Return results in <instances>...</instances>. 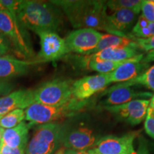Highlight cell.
I'll list each match as a JSON object with an SVG mask.
<instances>
[{"label":"cell","mask_w":154,"mask_h":154,"mask_svg":"<svg viewBox=\"0 0 154 154\" xmlns=\"http://www.w3.org/2000/svg\"><path fill=\"white\" fill-rule=\"evenodd\" d=\"M149 23L150 22L149 21H148L147 19L143 16V15H140V16L138 17L136 24H135V26L132 28L131 32H136V31L139 30L140 29L147 27L148 25L149 24Z\"/></svg>","instance_id":"obj_30"},{"label":"cell","mask_w":154,"mask_h":154,"mask_svg":"<svg viewBox=\"0 0 154 154\" xmlns=\"http://www.w3.org/2000/svg\"><path fill=\"white\" fill-rule=\"evenodd\" d=\"M140 54H143V53L135 43L134 45L128 47L107 48L94 54L85 56L92 59L120 61L128 60Z\"/></svg>","instance_id":"obj_17"},{"label":"cell","mask_w":154,"mask_h":154,"mask_svg":"<svg viewBox=\"0 0 154 154\" xmlns=\"http://www.w3.org/2000/svg\"><path fill=\"white\" fill-rule=\"evenodd\" d=\"M70 79H54L33 90L34 103L47 106L60 105L72 97V84Z\"/></svg>","instance_id":"obj_7"},{"label":"cell","mask_w":154,"mask_h":154,"mask_svg":"<svg viewBox=\"0 0 154 154\" xmlns=\"http://www.w3.org/2000/svg\"><path fill=\"white\" fill-rule=\"evenodd\" d=\"M138 131H133L124 136L108 135L102 136L92 149L99 154H126L135 152L134 140L138 135Z\"/></svg>","instance_id":"obj_9"},{"label":"cell","mask_w":154,"mask_h":154,"mask_svg":"<svg viewBox=\"0 0 154 154\" xmlns=\"http://www.w3.org/2000/svg\"><path fill=\"white\" fill-rule=\"evenodd\" d=\"M108 96L105 101L102 102V106H111L124 104L131 101L151 98L152 94L147 91L135 90L131 87H121L111 90L103 95Z\"/></svg>","instance_id":"obj_16"},{"label":"cell","mask_w":154,"mask_h":154,"mask_svg":"<svg viewBox=\"0 0 154 154\" xmlns=\"http://www.w3.org/2000/svg\"><path fill=\"white\" fill-rule=\"evenodd\" d=\"M1 56H2V55H1V54H0V57H1Z\"/></svg>","instance_id":"obj_43"},{"label":"cell","mask_w":154,"mask_h":154,"mask_svg":"<svg viewBox=\"0 0 154 154\" xmlns=\"http://www.w3.org/2000/svg\"><path fill=\"white\" fill-rule=\"evenodd\" d=\"M153 100H154V94L153 96H152V98H151V101H153Z\"/></svg>","instance_id":"obj_40"},{"label":"cell","mask_w":154,"mask_h":154,"mask_svg":"<svg viewBox=\"0 0 154 154\" xmlns=\"http://www.w3.org/2000/svg\"><path fill=\"white\" fill-rule=\"evenodd\" d=\"M144 54L132 58L130 61L121 65L112 72L107 74L111 83L126 82L139 76L149 68V63L143 62Z\"/></svg>","instance_id":"obj_14"},{"label":"cell","mask_w":154,"mask_h":154,"mask_svg":"<svg viewBox=\"0 0 154 154\" xmlns=\"http://www.w3.org/2000/svg\"><path fill=\"white\" fill-rule=\"evenodd\" d=\"M126 154H136V152H134V153H126Z\"/></svg>","instance_id":"obj_41"},{"label":"cell","mask_w":154,"mask_h":154,"mask_svg":"<svg viewBox=\"0 0 154 154\" xmlns=\"http://www.w3.org/2000/svg\"><path fill=\"white\" fill-rule=\"evenodd\" d=\"M65 150H66V149L62 146V147H61L59 150H57V151L55 152L54 154H65Z\"/></svg>","instance_id":"obj_34"},{"label":"cell","mask_w":154,"mask_h":154,"mask_svg":"<svg viewBox=\"0 0 154 154\" xmlns=\"http://www.w3.org/2000/svg\"><path fill=\"white\" fill-rule=\"evenodd\" d=\"M51 2L62 9L74 28H91L106 32V1L55 0Z\"/></svg>","instance_id":"obj_1"},{"label":"cell","mask_w":154,"mask_h":154,"mask_svg":"<svg viewBox=\"0 0 154 154\" xmlns=\"http://www.w3.org/2000/svg\"><path fill=\"white\" fill-rule=\"evenodd\" d=\"M142 15L149 22H154V0H144L142 1L141 8Z\"/></svg>","instance_id":"obj_25"},{"label":"cell","mask_w":154,"mask_h":154,"mask_svg":"<svg viewBox=\"0 0 154 154\" xmlns=\"http://www.w3.org/2000/svg\"><path fill=\"white\" fill-rule=\"evenodd\" d=\"M0 32L19 57L27 60L34 57L30 34L19 22L17 13L9 12L7 9L0 11Z\"/></svg>","instance_id":"obj_5"},{"label":"cell","mask_w":154,"mask_h":154,"mask_svg":"<svg viewBox=\"0 0 154 154\" xmlns=\"http://www.w3.org/2000/svg\"><path fill=\"white\" fill-rule=\"evenodd\" d=\"M149 106H151L154 109V100H153V101H151V100H150Z\"/></svg>","instance_id":"obj_38"},{"label":"cell","mask_w":154,"mask_h":154,"mask_svg":"<svg viewBox=\"0 0 154 154\" xmlns=\"http://www.w3.org/2000/svg\"><path fill=\"white\" fill-rule=\"evenodd\" d=\"M95 99L78 100L72 98L60 105L47 106L34 103L25 109V119L33 125L57 123V121L71 119L93 107Z\"/></svg>","instance_id":"obj_3"},{"label":"cell","mask_w":154,"mask_h":154,"mask_svg":"<svg viewBox=\"0 0 154 154\" xmlns=\"http://www.w3.org/2000/svg\"><path fill=\"white\" fill-rule=\"evenodd\" d=\"M2 116H0V119H1V118H2Z\"/></svg>","instance_id":"obj_42"},{"label":"cell","mask_w":154,"mask_h":154,"mask_svg":"<svg viewBox=\"0 0 154 154\" xmlns=\"http://www.w3.org/2000/svg\"><path fill=\"white\" fill-rule=\"evenodd\" d=\"M25 119L24 109H16L3 116L0 119V127L4 129L14 128Z\"/></svg>","instance_id":"obj_22"},{"label":"cell","mask_w":154,"mask_h":154,"mask_svg":"<svg viewBox=\"0 0 154 154\" xmlns=\"http://www.w3.org/2000/svg\"><path fill=\"white\" fill-rule=\"evenodd\" d=\"M4 9H5V7H3V5H2L1 0H0V11H1V10H4Z\"/></svg>","instance_id":"obj_39"},{"label":"cell","mask_w":154,"mask_h":154,"mask_svg":"<svg viewBox=\"0 0 154 154\" xmlns=\"http://www.w3.org/2000/svg\"><path fill=\"white\" fill-rule=\"evenodd\" d=\"M65 154H88V151H79V150L66 149L65 150Z\"/></svg>","instance_id":"obj_32"},{"label":"cell","mask_w":154,"mask_h":154,"mask_svg":"<svg viewBox=\"0 0 154 154\" xmlns=\"http://www.w3.org/2000/svg\"><path fill=\"white\" fill-rule=\"evenodd\" d=\"M136 85L143 86L147 88H149V89L154 91V65L148 69H146L145 72L142 73L141 74H140L139 76L136 77L134 79L128 81V82H126L119 83L116 85H114L109 88L105 91L103 92L102 95L108 91L115 89V88L121 87H131V86Z\"/></svg>","instance_id":"obj_20"},{"label":"cell","mask_w":154,"mask_h":154,"mask_svg":"<svg viewBox=\"0 0 154 154\" xmlns=\"http://www.w3.org/2000/svg\"><path fill=\"white\" fill-rule=\"evenodd\" d=\"M135 42L129 37H123L113 34H103L96 47L88 55L99 52L102 50L111 47H124L134 45Z\"/></svg>","instance_id":"obj_21"},{"label":"cell","mask_w":154,"mask_h":154,"mask_svg":"<svg viewBox=\"0 0 154 154\" xmlns=\"http://www.w3.org/2000/svg\"><path fill=\"white\" fill-rule=\"evenodd\" d=\"M101 138L83 118L82 113L63 124L61 143L66 149L87 151L91 149Z\"/></svg>","instance_id":"obj_4"},{"label":"cell","mask_w":154,"mask_h":154,"mask_svg":"<svg viewBox=\"0 0 154 154\" xmlns=\"http://www.w3.org/2000/svg\"><path fill=\"white\" fill-rule=\"evenodd\" d=\"M150 100L138 99L124 104L103 106V109L112 113L116 118L131 125L139 124L146 118Z\"/></svg>","instance_id":"obj_10"},{"label":"cell","mask_w":154,"mask_h":154,"mask_svg":"<svg viewBox=\"0 0 154 154\" xmlns=\"http://www.w3.org/2000/svg\"><path fill=\"white\" fill-rule=\"evenodd\" d=\"M17 17L25 29L36 34L57 32L62 23L61 10L51 2L21 0Z\"/></svg>","instance_id":"obj_2"},{"label":"cell","mask_w":154,"mask_h":154,"mask_svg":"<svg viewBox=\"0 0 154 154\" xmlns=\"http://www.w3.org/2000/svg\"><path fill=\"white\" fill-rule=\"evenodd\" d=\"M25 149H13L10 148L2 142L0 144V154H25Z\"/></svg>","instance_id":"obj_28"},{"label":"cell","mask_w":154,"mask_h":154,"mask_svg":"<svg viewBox=\"0 0 154 154\" xmlns=\"http://www.w3.org/2000/svg\"><path fill=\"white\" fill-rule=\"evenodd\" d=\"M36 62L29 60H21L13 56L0 57V79L13 78L26 74L30 66Z\"/></svg>","instance_id":"obj_18"},{"label":"cell","mask_w":154,"mask_h":154,"mask_svg":"<svg viewBox=\"0 0 154 154\" xmlns=\"http://www.w3.org/2000/svg\"><path fill=\"white\" fill-rule=\"evenodd\" d=\"M136 154H148V151L147 149H146L143 146V148H140L139 149V152H138V153H136Z\"/></svg>","instance_id":"obj_35"},{"label":"cell","mask_w":154,"mask_h":154,"mask_svg":"<svg viewBox=\"0 0 154 154\" xmlns=\"http://www.w3.org/2000/svg\"><path fill=\"white\" fill-rule=\"evenodd\" d=\"M40 38V61H56L68 54L64 38L57 32H42L38 34Z\"/></svg>","instance_id":"obj_11"},{"label":"cell","mask_w":154,"mask_h":154,"mask_svg":"<svg viewBox=\"0 0 154 154\" xmlns=\"http://www.w3.org/2000/svg\"><path fill=\"white\" fill-rule=\"evenodd\" d=\"M148 27L149 29L151 36H154V22H150L149 24L148 25Z\"/></svg>","instance_id":"obj_33"},{"label":"cell","mask_w":154,"mask_h":154,"mask_svg":"<svg viewBox=\"0 0 154 154\" xmlns=\"http://www.w3.org/2000/svg\"><path fill=\"white\" fill-rule=\"evenodd\" d=\"M142 61L146 63H149V62H151V61H154V50L148 52L147 54L144 56L143 60Z\"/></svg>","instance_id":"obj_31"},{"label":"cell","mask_w":154,"mask_h":154,"mask_svg":"<svg viewBox=\"0 0 154 154\" xmlns=\"http://www.w3.org/2000/svg\"><path fill=\"white\" fill-rule=\"evenodd\" d=\"M138 13L131 9H120L113 14L108 15L106 22V32L113 35L129 37L128 31L137 18Z\"/></svg>","instance_id":"obj_13"},{"label":"cell","mask_w":154,"mask_h":154,"mask_svg":"<svg viewBox=\"0 0 154 154\" xmlns=\"http://www.w3.org/2000/svg\"><path fill=\"white\" fill-rule=\"evenodd\" d=\"M144 128L146 134L152 138H154V109L150 106L146 113Z\"/></svg>","instance_id":"obj_26"},{"label":"cell","mask_w":154,"mask_h":154,"mask_svg":"<svg viewBox=\"0 0 154 154\" xmlns=\"http://www.w3.org/2000/svg\"><path fill=\"white\" fill-rule=\"evenodd\" d=\"M140 0H111L106 1L107 8L117 11L120 9H131L139 14L141 8Z\"/></svg>","instance_id":"obj_23"},{"label":"cell","mask_w":154,"mask_h":154,"mask_svg":"<svg viewBox=\"0 0 154 154\" xmlns=\"http://www.w3.org/2000/svg\"><path fill=\"white\" fill-rule=\"evenodd\" d=\"M5 131V129L0 127V144H1L2 142V136H3V133Z\"/></svg>","instance_id":"obj_36"},{"label":"cell","mask_w":154,"mask_h":154,"mask_svg":"<svg viewBox=\"0 0 154 154\" xmlns=\"http://www.w3.org/2000/svg\"><path fill=\"white\" fill-rule=\"evenodd\" d=\"M63 124L38 125L26 148V154H54L61 143Z\"/></svg>","instance_id":"obj_6"},{"label":"cell","mask_w":154,"mask_h":154,"mask_svg":"<svg viewBox=\"0 0 154 154\" xmlns=\"http://www.w3.org/2000/svg\"><path fill=\"white\" fill-rule=\"evenodd\" d=\"M14 86L7 80L0 79V96H6L10 94L13 90Z\"/></svg>","instance_id":"obj_29"},{"label":"cell","mask_w":154,"mask_h":154,"mask_svg":"<svg viewBox=\"0 0 154 154\" xmlns=\"http://www.w3.org/2000/svg\"><path fill=\"white\" fill-rule=\"evenodd\" d=\"M88 154H99V153H97V152H96L95 151H94L93 149L88 150Z\"/></svg>","instance_id":"obj_37"},{"label":"cell","mask_w":154,"mask_h":154,"mask_svg":"<svg viewBox=\"0 0 154 154\" xmlns=\"http://www.w3.org/2000/svg\"><path fill=\"white\" fill-rule=\"evenodd\" d=\"M32 126L30 124L22 121L14 128L5 129L2 142L13 149H25L27 146L29 131Z\"/></svg>","instance_id":"obj_19"},{"label":"cell","mask_w":154,"mask_h":154,"mask_svg":"<svg viewBox=\"0 0 154 154\" xmlns=\"http://www.w3.org/2000/svg\"><path fill=\"white\" fill-rule=\"evenodd\" d=\"M33 90L19 89L0 98V116L16 109H26L34 104Z\"/></svg>","instance_id":"obj_15"},{"label":"cell","mask_w":154,"mask_h":154,"mask_svg":"<svg viewBox=\"0 0 154 154\" xmlns=\"http://www.w3.org/2000/svg\"><path fill=\"white\" fill-rule=\"evenodd\" d=\"M130 38L134 40L137 47L141 51L149 52V51L154 50V36L146 38H135L132 36H131Z\"/></svg>","instance_id":"obj_24"},{"label":"cell","mask_w":154,"mask_h":154,"mask_svg":"<svg viewBox=\"0 0 154 154\" xmlns=\"http://www.w3.org/2000/svg\"><path fill=\"white\" fill-rule=\"evenodd\" d=\"M12 49L10 42L0 32V54L2 56L8 55L7 54L12 51Z\"/></svg>","instance_id":"obj_27"},{"label":"cell","mask_w":154,"mask_h":154,"mask_svg":"<svg viewBox=\"0 0 154 154\" xmlns=\"http://www.w3.org/2000/svg\"><path fill=\"white\" fill-rule=\"evenodd\" d=\"M107 74L85 76L72 84V97L78 100H86L110 84Z\"/></svg>","instance_id":"obj_12"},{"label":"cell","mask_w":154,"mask_h":154,"mask_svg":"<svg viewBox=\"0 0 154 154\" xmlns=\"http://www.w3.org/2000/svg\"><path fill=\"white\" fill-rule=\"evenodd\" d=\"M103 36L99 31L91 28L76 29L64 38L68 52L88 55L96 47Z\"/></svg>","instance_id":"obj_8"}]
</instances>
